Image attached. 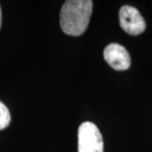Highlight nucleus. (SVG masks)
<instances>
[{"mask_svg": "<svg viewBox=\"0 0 152 152\" xmlns=\"http://www.w3.org/2000/svg\"><path fill=\"white\" fill-rule=\"evenodd\" d=\"M93 9L91 0H67L60 10V27L69 36H80L86 31Z\"/></svg>", "mask_w": 152, "mask_h": 152, "instance_id": "obj_1", "label": "nucleus"}, {"mask_svg": "<svg viewBox=\"0 0 152 152\" xmlns=\"http://www.w3.org/2000/svg\"><path fill=\"white\" fill-rule=\"evenodd\" d=\"M78 152H104V141L98 126L90 121L78 129Z\"/></svg>", "mask_w": 152, "mask_h": 152, "instance_id": "obj_2", "label": "nucleus"}, {"mask_svg": "<svg viewBox=\"0 0 152 152\" xmlns=\"http://www.w3.org/2000/svg\"><path fill=\"white\" fill-rule=\"evenodd\" d=\"M120 25L123 30L132 36H137L144 32L145 21L135 7L124 5L120 9Z\"/></svg>", "mask_w": 152, "mask_h": 152, "instance_id": "obj_3", "label": "nucleus"}, {"mask_svg": "<svg viewBox=\"0 0 152 152\" xmlns=\"http://www.w3.org/2000/svg\"><path fill=\"white\" fill-rule=\"evenodd\" d=\"M104 58L115 70H126L130 66V56L126 48L120 44H110L104 50Z\"/></svg>", "mask_w": 152, "mask_h": 152, "instance_id": "obj_4", "label": "nucleus"}, {"mask_svg": "<svg viewBox=\"0 0 152 152\" xmlns=\"http://www.w3.org/2000/svg\"><path fill=\"white\" fill-rule=\"evenodd\" d=\"M11 117L8 108L0 101V130L6 129L10 124Z\"/></svg>", "mask_w": 152, "mask_h": 152, "instance_id": "obj_5", "label": "nucleus"}, {"mask_svg": "<svg viewBox=\"0 0 152 152\" xmlns=\"http://www.w3.org/2000/svg\"><path fill=\"white\" fill-rule=\"evenodd\" d=\"M1 22H2V14H1V8H0V27H1Z\"/></svg>", "mask_w": 152, "mask_h": 152, "instance_id": "obj_6", "label": "nucleus"}]
</instances>
